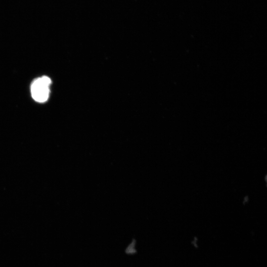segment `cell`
<instances>
[{"label":"cell","instance_id":"1","mask_svg":"<svg viewBox=\"0 0 267 267\" xmlns=\"http://www.w3.org/2000/svg\"><path fill=\"white\" fill-rule=\"evenodd\" d=\"M51 80L47 76H43L35 79L31 86L33 98L39 102L46 101L49 95V86Z\"/></svg>","mask_w":267,"mask_h":267}]
</instances>
